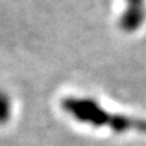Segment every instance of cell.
Instances as JSON below:
<instances>
[{"label": "cell", "mask_w": 146, "mask_h": 146, "mask_svg": "<svg viewBox=\"0 0 146 146\" xmlns=\"http://www.w3.org/2000/svg\"><path fill=\"white\" fill-rule=\"evenodd\" d=\"M11 100L8 95L0 91V125H4L8 122L11 116Z\"/></svg>", "instance_id": "3957f363"}, {"label": "cell", "mask_w": 146, "mask_h": 146, "mask_svg": "<svg viewBox=\"0 0 146 146\" xmlns=\"http://www.w3.org/2000/svg\"><path fill=\"white\" fill-rule=\"evenodd\" d=\"M62 110L74 120L95 129L107 127L115 134L139 133L146 135V119L119 112H110L91 98L69 96L62 100Z\"/></svg>", "instance_id": "6da1fadb"}, {"label": "cell", "mask_w": 146, "mask_h": 146, "mask_svg": "<svg viewBox=\"0 0 146 146\" xmlns=\"http://www.w3.org/2000/svg\"><path fill=\"white\" fill-rule=\"evenodd\" d=\"M146 19V0H123L119 26L126 33L139 30Z\"/></svg>", "instance_id": "7a4b0ae2"}]
</instances>
